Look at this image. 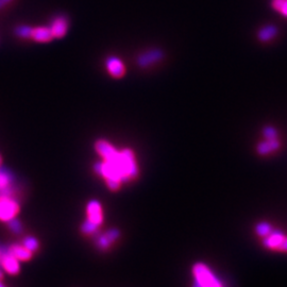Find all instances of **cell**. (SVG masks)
<instances>
[{
	"mask_svg": "<svg viewBox=\"0 0 287 287\" xmlns=\"http://www.w3.org/2000/svg\"><path fill=\"white\" fill-rule=\"evenodd\" d=\"M193 273L195 275V282H197L201 287H222L220 281L215 278V275L204 264H195Z\"/></svg>",
	"mask_w": 287,
	"mask_h": 287,
	"instance_id": "cell-1",
	"label": "cell"
},
{
	"mask_svg": "<svg viewBox=\"0 0 287 287\" xmlns=\"http://www.w3.org/2000/svg\"><path fill=\"white\" fill-rule=\"evenodd\" d=\"M19 213V203L12 196L0 197V220L9 222Z\"/></svg>",
	"mask_w": 287,
	"mask_h": 287,
	"instance_id": "cell-2",
	"label": "cell"
},
{
	"mask_svg": "<svg viewBox=\"0 0 287 287\" xmlns=\"http://www.w3.org/2000/svg\"><path fill=\"white\" fill-rule=\"evenodd\" d=\"M95 149L103 157L104 161H116L120 154L119 151H117L109 142L104 140H99L96 142Z\"/></svg>",
	"mask_w": 287,
	"mask_h": 287,
	"instance_id": "cell-3",
	"label": "cell"
},
{
	"mask_svg": "<svg viewBox=\"0 0 287 287\" xmlns=\"http://www.w3.org/2000/svg\"><path fill=\"white\" fill-rule=\"evenodd\" d=\"M88 220L100 227L103 222V211L98 200H91L87 206Z\"/></svg>",
	"mask_w": 287,
	"mask_h": 287,
	"instance_id": "cell-4",
	"label": "cell"
},
{
	"mask_svg": "<svg viewBox=\"0 0 287 287\" xmlns=\"http://www.w3.org/2000/svg\"><path fill=\"white\" fill-rule=\"evenodd\" d=\"M0 266H2L3 269L6 272L12 275H16L20 271L19 261L14 257V255L9 252V249H7L6 253L3 255L2 260H0Z\"/></svg>",
	"mask_w": 287,
	"mask_h": 287,
	"instance_id": "cell-5",
	"label": "cell"
},
{
	"mask_svg": "<svg viewBox=\"0 0 287 287\" xmlns=\"http://www.w3.org/2000/svg\"><path fill=\"white\" fill-rule=\"evenodd\" d=\"M164 57V53L159 49H151L147 52H144L143 55L140 56L137 59L138 65L141 67H147L149 65H152L153 63L161 61Z\"/></svg>",
	"mask_w": 287,
	"mask_h": 287,
	"instance_id": "cell-6",
	"label": "cell"
},
{
	"mask_svg": "<svg viewBox=\"0 0 287 287\" xmlns=\"http://www.w3.org/2000/svg\"><path fill=\"white\" fill-rule=\"evenodd\" d=\"M119 236H120V232L118 230L111 229L106 231L104 234H102V235L98 236L96 243H97V247L99 249L106 250L109 249L117 239H118Z\"/></svg>",
	"mask_w": 287,
	"mask_h": 287,
	"instance_id": "cell-7",
	"label": "cell"
},
{
	"mask_svg": "<svg viewBox=\"0 0 287 287\" xmlns=\"http://www.w3.org/2000/svg\"><path fill=\"white\" fill-rule=\"evenodd\" d=\"M106 68H108L110 74L114 78H121L125 76L126 67L119 58L114 56L110 57L106 60Z\"/></svg>",
	"mask_w": 287,
	"mask_h": 287,
	"instance_id": "cell-8",
	"label": "cell"
},
{
	"mask_svg": "<svg viewBox=\"0 0 287 287\" xmlns=\"http://www.w3.org/2000/svg\"><path fill=\"white\" fill-rule=\"evenodd\" d=\"M53 37L61 38L63 36H65L68 30V20L66 17L64 16H59L57 18L53 19L51 27H50Z\"/></svg>",
	"mask_w": 287,
	"mask_h": 287,
	"instance_id": "cell-9",
	"label": "cell"
},
{
	"mask_svg": "<svg viewBox=\"0 0 287 287\" xmlns=\"http://www.w3.org/2000/svg\"><path fill=\"white\" fill-rule=\"evenodd\" d=\"M13 179L10 173L0 168V197L12 196Z\"/></svg>",
	"mask_w": 287,
	"mask_h": 287,
	"instance_id": "cell-10",
	"label": "cell"
},
{
	"mask_svg": "<svg viewBox=\"0 0 287 287\" xmlns=\"http://www.w3.org/2000/svg\"><path fill=\"white\" fill-rule=\"evenodd\" d=\"M31 38L38 43H47L53 38L50 27H37L32 28Z\"/></svg>",
	"mask_w": 287,
	"mask_h": 287,
	"instance_id": "cell-11",
	"label": "cell"
},
{
	"mask_svg": "<svg viewBox=\"0 0 287 287\" xmlns=\"http://www.w3.org/2000/svg\"><path fill=\"white\" fill-rule=\"evenodd\" d=\"M9 252L14 255V257L20 262V261H29L32 258V254L33 252H31L29 249H27L24 244H11L8 248Z\"/></svg>",
	"mask_w": 287,
	"mask_h": 287,
	"instance_id": "cell-12",
	"label": "cell"
},
{
	"mask_svg": "<svg viewBox=\"0 0 287 287\" xmlns=\"http://www.w3.org/2000/svg\"><path fill=\"white\" fill-rule=\"evenodd\" d=\"M280 147V142L276 140V138H273V140H268L266 142H262L259 144L258 146V152L260 154H268L272 151H275L276 149H279Z\"/></svg>",
	"mask_w": 287,
	"mask_h": 287,
	"instance_id": "cell-13",
	"label": "cell"
},
{
	"mask_svg": "<svg viewBox=\"0 0 287 287\" xmlns=\"http://www.w3.org/2000/svg\"><path fill=\"white\" fill-rule=\"evenodd\" d=\"M276 34H278V29L275 26L268 25L263 27L258 33V37L261 42H268L271 38H273Z\"/></svg>",
	"mask_w": 287,
	"mask_h": 287,
	"instance_id": "cell-14",
	"label": "cell"
},
{
	"mask_svg": "<svg viewBox=\"0 0 287 287\" xmlns=\"http://www.w3.org/2000/svg\"><path fill=\"white\" fill-rule=\"evenodd\" d=\"M283 239L284 236L281 233H273L270 234V235H267V237L264 240V244L268 248H278Z\"/></svg>",
	"mask_w": 287,
	"mask_h": 287,
	"instance_id": "cell-15",
	"label": "cell"
},
{
	"mask_svg": "<svg viewBox=\"0 0 287 287\" xmlns=\"http://www.w3.org/2000/svg\"><path fill=\"white\" fill-rule=\"evenodd\" d=\"M23 244L27 249H29L31 252H35L38 249V247H39L38 240L35 237H33V236H27L24 239Z\"/></svg>",
	"mask_w": 287,
	"mask_h": 287,
	"instance_id": "cell-16",
	"label": "cell"
},
{
	"mask_svg": "<svg viewBox=\"0 0 287 287\" xmlns=\"http://www.w3.org/2000/svg\"><path fill=\"white\" fill-rule=\"evenodd\" d=\"M31 32H32V27L30 26H26V25H21L15 28V34L18 37L21 38H29L31 37Z\"/></svg>",
	"mask_w": 287,
	"mask_h": 287,
	"instance_id": "cell-17",
	"label": "cell"
},
{
	"mask_svg": "<svg viewBox=\"0 0 287 287\" xmlns=\"http://www.w3.org/2000/svg\"><path fill=\"white\" fill-rule=\"evenodd\" d=\"M271 4L274 10L287 17V0H272Z\"/></svg>",
	"mask_w": 287,
	"mask_h": 287,
	"instance_id": "cell-18",
	"label": "cell"
},
{
	"mask_svg": "<svg viewBox=\"0 0 287 287\" xmlns=\"http://www.w3.org/2000/svg\"><path fill=\"white\" fill-rule=\"evenodd\" d=\"M99 227L98 226H96L94 225L93 222L89 221L88 219L85 220L83 223H82V226H81V231L84 233V234H87V235H91V234L95 233L96 231H97Z\"/></svg>",
	"mask_w": 287,
	"mask_h": 287,
	"instance_id": "cell-19",
	"label": "cell"
},
{
	"mask_svg": "<svg viewBox=\"0 0 287 287\" xmlns=\"http://www.w3.org/2000/svg\"><path fill=\"white\" fill-rule=\"evenodd\" d=\"M257 232L261 236H267L271 232V227L269 223H266V222L259 223V225L257 226Z\"/></svg>",
	"mask_w": 287,
	"mask_h": 287,
	"instance_id": "cell-20",
	"label": "cell"
},
{
	"mask_svg": "<svg viewBox=\"0 0 287 287\" xmlns=\"http://www.w3.org/2000/svg\"><path fill=\"white\" fill-rule=\"evenodd\" d=\"M276 130L272 127H266L264 129V136L267 138V140H273V138H276Z\"/></svg>",
	"mask_w": 287,
	"mask_h": 287,
	"instance_id": "cell-21",
	"label": "cell"
},
{
	"mask_svg": "<svg viewBox=\"0 0 287 287\" xmlns=\"http://www.w3.org/2000/svg\"><path fill=\"white\" fill-rule=\"evenodd\" d=\"M9 226H10V229L12 230L14 233H20L21 232V223L16 218L11 219L9 221Z\"/></svg>",
	"mask_w": 287,
	"mask_h": 287,
	"instance_id": "cell-22",
	"label": "cell"
},
{
	"mask_svg": "<svg viewBox=\"0 0 287 287\" xmlns=\"http://www.w3.org/2000/svg\"><path fill=\"white\" fill-rule=\"evenodd\" d=\"M276 249H279V250H283V251H287V238L284 237L283 241L280 243V246L276 248Z\"/></svg>",
	"mask_w": 287,
	"mask_h": 287,
	"instance_id": "cell-23",
	"label": "cell"
},
{
	"mask_svg": "<svg viewBox=\"0 0 287 287\" xmlns=\"http://www.w3.org/2000/svg\"><path fill=\"white\" fill-rule=\"evenodd\" d=\"M13 0H0V10H2L3 8H5L8 4L10 3H12Z\"/></svg>",
	"mask_w": 287,
	"mask_h": 287,
	"instance_id": "cell-24",
	"label": "cell"
},
{
	"mask_svg": "<svg viewBox=\"0 0 287 287\" xmlns=\"http://www.w3.org/2000/svg\"><path fill=\"white\" fill-rule=\"evenodd\" d=\"M6 251H7V249H5V248H3V247H0V260H2L3 255L6 253Z\"/></svg>",
	"mask_w": 287,
	"mask_h": 287,
	"instance_id": "cell-25",
	"label": "cell"
},
{
	"mask_svg": "<svg viewBox=\"0 0 287 287\" xmlns=\"http://www.w3.org/2000/svg\"><path fill=\"white\" fill-rule=\"evenodd\" d=\"M3 279H4V272L2 269H0V281H2Z\"/></svg>",
	"mask_w": 287,
	"mask_h": 287,
	"instance_id": "cell-26",
	"label": "cell"
},
{
	"mask_svg": "<svg viewBox=\"0 0 287 287\" xmlns=\"http://www.w3.org/2000/svg\"><path fill=\"white\" fill-rule=\"evenodd\" d=\"M193 287H201V286H200L197 282H195V284H194V286H193Z\"/></svg>",
	"mask_w": 287,
	"mask_h": 287,
	"instance_id": "cell-27",
	"label": "cell"
},
{
	"mask_svg": "<svg viewBox=\"0 0 287 287\" xmlns=\"http://www.w3.org/2000/svg\"><path fill=\"white\" fill-rule=\"evenodd\" d=\"M2 164H3V156L0 155V166H2Z\"/></svg>",
	"mask_w": 287,
	"mask_h": 287,
	"instance_id": "cell-28",
	"label": "cell"
}]
</instances>
